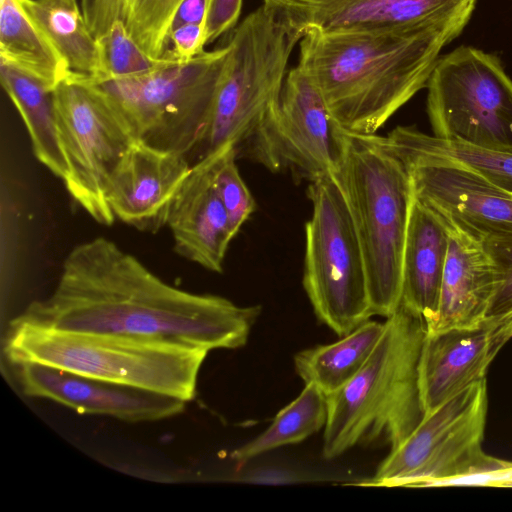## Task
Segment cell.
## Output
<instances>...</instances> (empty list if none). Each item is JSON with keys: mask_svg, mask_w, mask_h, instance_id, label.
<instances>
[{"mask_svg": "<svg viewBox=\"0 0 512 512\" xmlns=\"http://www.w3.org/2000/svg\"><path fill=\"white\" fill-rule=\"evenodd\" d=\"M261 312L210 294L174 287L115 242L97 237L66 256L53 292L15 319L38 327L235 349L246 344Z\"/></svg>", "mask_w": 512, "mask_h": 512, "instance_id": "cell-1", "label": "cell"}, {"mask_svg": "<svg viewBox=\"0 0 512 512\" xmlns=\"http://www.w3.org/2000/svg\"><path fill=\"white\" fill-rule=\"evenodd\" d=\"M467 23L441 20L383 31L309 30L300 39L298 66L342 129L375 134L426 87L441 49Z\"/></svg>", "mask_w": 512, "mask_h": 512, "instance_id": "cell-2", "label": "cell"}, {"mask_svg": "<svg viewBox=\"0 0 512 512\" xmlns=\"http://www.w3.org/2000/svg\"><path fill=\"white\" fill-rule=\"evenodd\" d=\"M427 332L425 320L400 305L361 370L327 396L323 456L334 459L355 445L399 447L424 414L418 363Z\"/></svg>", "mask_w": 512, "mask_h": 512, "instance_id": "cell-3", "label": "cell"}, {"mask_svg": "<svg viewBox=\"0 0 512 512\" xmlns=\"http://www.w3.org/2000/svg\"><path fill=\"white\" fill-rule=\"evenodd\" d=\"M362 248L372 316L400 306L402 262L414 200L408 170L387 137L344 130V153L335 176Z\"/></svg>", "mask_w": 512, "mask_h": 512, "instance_id": "cell-4", "label": "cell"}, {"mask_svg": "<svg viewBox=\"0 0 512 512\" xmlns=\"http://www.w3.org/2000/svg\"><path fill=\"white\" fill-rule=\"evenodd\" d=\"M10 363H41L136 386L186 402L208 351L107 334L53 330L13 319L4 346Z\"/></svg>", "mask_w": 512, "mask_h": 512, "instance_id": "cell-5", "label": "cell"}, {"mask_svg": "<svg viewBox=\"0 0 512 512\" xmlns=\"http://www.w3.org/2000/svg\"><path fill=\"white\" fill-rule=\"evenodd\" d=\"M229 45L189 61L165 59L132 76L92 80L118 109L137 141L184 154L202 141Z\"/></svg>", "mask_w": 512, "mask_h": 512, "instance_id": "cell-6", "label": "cell"}, {"mask_svg": "<svg viewBox=\"0 0 512 512\" xmlns=\"http://www.w3.org/2000/svg\"><path fill=\"white\" fill-rule=\"evenodd\" d=\"M298 41L264 3L238 25L196 162L253 136L279 101Z\"/></svg>", "mask_w": 512, "mask_h": 512, "instance_id": "cell-7", "label": "cell"}, {"mask_svg": "<svg viewBox=\"0 0 512 512\" xmlns=\"http://www.w3.org/2000/svg\"><path fill=\"white\" fill-rule=\"evenodd\" d=\"M308 196L303 287L318 319L342 337L372 316L365 260L335 176L311 182Z\"/></svg>", "mask_w": 512, "mask_h": 512, "instance_id": "cell-8", "label": "cell"}, {"mask_svg": "<svg viewBox=\"0 0 512 512\" xmlns=\"http://www.w3.org/2000/svg\"><path fill=\"white\" fill-rule=\"evenodd\" d=\"M53 98L68 169L66 189L96 222L109 226L116 219L107 200L109 185L137 140L89 76L72 71L54 88Z\"/></svg>", "mask_w": 512, "mask_h": 512, "instance_id": "cell-9", "label": "cell"}, {"mask_svg": "<svg viewBox=\"0 0 512 512\" xmlns=\"http://www.w3.org/2000/svg\"><path fill=\"white\" fill-rule=\"evenodd\" d=\"M426 88L432 135L512 151V79L497 56L460 46L438 58Z\"/></svg>", "mask_w": 512, "mask_h": 512, "instance_id": "cell-10", "label": "cell"}, {"mask_svg": "<svg viewBox=\"0 0 512 512\" xmlns=\"http://www.w3.org/2000/svg\"><path fill=\"white\" fill-rule=\"evenodd\" d=\"M245 147L270 170L290 168L310 182L336 176L343 159L344 129L319 89L297 65L287 72L279 101Z\"/></svg>", "mask_w": 512, "mask_h": 512, "instance_id": "cell-11", "label": "cell"}, {"mask_svg": "<svg viewBox=\"0 0 512 512\" xmlns=\"http://www.w3.org/2000/svg\"><path fill=\"white\" fill-rule=\"evenodd\" d=\"M392 146L408 170L415 197L440 217L480 239L512 232V192L459 162Z\"/></svg>", "mask_w": 512, "mask_h": 512, "instance_id": "cell-12", "label": "cell"}, {"mask_svg": "<svg viewBox=\"0 0 512 512\" xmlns=\"http://www.w3.org/2000/svg\"><path fill=\"white\" fill-rule=\"evenodd\" d=\"M477 0H272L270 7L299 39L309 30L383 31L431 21L468 22Z\"/></svg>", "mask_w": 512, "mask_h": 512, "instance_id": "cell-13", "label": "cell"}, {"mask_svg": "<svg viewBox=\"0 0 512 512\" xmlns=\"http://www.w3.org/2000/svg\"><path fill=\"white\" fill-rule=\"evenodd\" d=\"M23 393L81 413L126 422H149L182 413L186 401L156 391L107 381L41 363L14 364Z\"/></svg>", "mask_w": 512, "mask_h": 512, "instance_id": "cell-14", "label": "cell"}, {"mask_svg": "<svg viewBox=\"0 0 512 512\" xmlns=\"http://www.w3.org/2000/svg\"><path fill=\"white\" fill-rule=\"evenodd\" d=\"M191 167L184 154L135 141L109 185L107 200L115 218L140 231L160 230Z\"/></svg>", "mask_w": 512, "mask_h": 512, "instance_id": "cell-15", "label": "cell"}, {"mask_svg": "<svg viewBox=\"0 0 512 512\" xmlns=\"http://www.w3.org/2000/svg\"><path fill=\"white\" fill-rule=\"evenodd\" d=\"M495 324L426 332L418 363V389L427 415L468 387L486 379L501 347Z\"/></svg>", "mask_w": 512, "mask_h": 512, "instance_id": "cell-16", "label": "cell"}, {"mask_svg": "<svg viewBox=\"0 0 512 512\" xmlns=\"http://www.w3.org/2000/svg\"><path fill=\"white\" fill-rule=\"evenodd\" d=\"M219 150L192 164L175 197L167 225L176 253L220 273L234 235L214 183Z\"/></svg>", "mask_w": 512, "mask_h": 512, "instance_id": "cell-17", "label": "cell"}, {"mask_svg": "<svg viewBox=\"0 0 512 512\" xmlns=\"http://www.w3.org/2000/svg\"><path fill=\"white\" fill-rule=\"evenodd\" d=\"M443 221L449 232L448 253L438 310L426 326L427 332L481 325L497 284L496 269L483 240Z\"/></svg>", "mask_w": 512, "mask_h": 512, "instance_id": "cell-18", "label": "cell"}, {"mask_svg": "<svg viewBox=\"0 0 512 512\" xmlns=\"http://www.w3.org/2000/svg\"><path fill=\"white\" fill-rule=\"evenodd\" d=\"M448 246L445 222L414 195L403 253L400 305L421 316L426 326L438 310Z\"/></svg>", "mask_w": 512, "mask_h": 512, "instance_id": "cell-19", "label": "cell"}, {"mask_svg": "<svg viewBox=\"0 0 512 512\" xmlns=\"http://www.w3.org/2000/svg\"><path fill=\"white\" fill-rule=\"evenodd\" d=\"M485 391L486 379L468 387L433 412L424 415L407 439L389 452L375 475L359 485L408 487L417 472L461 423Z\"/></svg>", "mask_w": 512, "mask_h": 512, "instance_id": "cell-20", "label": "cell"}, {"mask_svg": "<svg viewBox=\"0 0 512 512\" xmlns=\"http://www.w3.org/2000/svg\"><path fill=\"white\" fill-rule=\"evenodd\" d=\"M183 0H83L93 35L123 31L152 60H164L175 12Z\"/></svg>", "mask_w": 512, "mask_h": 512, "instance_id": "cell-21", "label": "cell"}, {"mask_svg": "<svg viewBox=\"0 0 512 512\" xmlns=\"http://www.w3.org/2000/svg\"><path fill=\"white\" fill-rule=\"evenodd\" d=\"M71 71L95 81L106 78L102 48L77 0H18Z\"/></svg>", "mask_w": 512, "mask_h": 512, "instance_id": "cell-22", "label": "cell"}, {"mask_svg": "<svg viewBox=\"0 0 512 512\" xmlns=\"http://www.w3.org/2000/svg\"><path fill=\"white\" fill-rule=\"evenodd\" d=\"M0 77L4 90L27 128L35 157L64 181L68 169L58 135L53 90L2 61Z\"/></svg>", "mask_w": 512, "mask_h": 512, "instance_id": "cell-23", "label": "cell"}, {"mask_svg": "<svg viewBox=\"0 0 512 512\" xmlns=\"http://www.w3.org/2000/svg\"><path fill=\"white\" fill-rule=\"evenodd\" d=\"M383 331L384 323L367 320L334 343L298 352L295 370L306 384H314L329 396L361 370Z\"/></svg>", "mask_w": 512, "mask_h": 512, "instance_id": "cell-24", "label": "cell"}, {"mask_svg": "<svg viewBox=\"0 0 512 512\" xmlns=\"http://www.w3.org/2000/svg\"><path fill=\"white\" fill-rule=\"evenodd\" d=\"M0 61L31 75L51 90L72 72L18 0H0Z\"/></svg>", "mask_w": 512, "mask_h": 512, "instance_id": "cell-25", "label": "cell"}, {"mask_svg": "<svg viewBox=\"0 0 512 512\" xmlns=\"http://www.w3.org/2000/svg\"><path fill=\"white\" fill-rule=\"evenodd\" d=\"M327 396L314 384L304 389L275 416L270 426L253 440L232 453L237 462H247L281 446L296 444L326 424Z\"/></svg>", "mask_w": 512, "mask_h": 512, "instance_id": "cell-26", "label": "cell"}, {"mask_svg": "<svg viewBox=\"0 0 512 512\" xmlns=\"http://www.w3.org/2000/svg\"><path fill=\"white\" fill-rule=\"evenodd\" d=\"M394 145L459 162L512 192V151L482 148L426 134L415 126H398L387 136Z\"/></svg>", "mask_w": 512, "mask_h": 512, "instance_id": "cell-27", "label": "cell"}, {"mask_svg": "<svg viewBox=\"0 0 512 512\" xmlns=\"http://www.w3.org/2000/svg\"><path fill=\"white\" fill-rule=\"evenodd\" d=\"M236 147L226 145L219 150L214 183L226 210L234 237L255 210V200L242 179L238 167Z\"/></svg>", "mask_w": 512, "mask_h": 512, "instance_id": "cell-28", "label": "cell"}, {"mask_svg": "<svg viewBox=\"0 0 512 512\" xmlns=\"http://www.w3.org/2000/svg\"><path fill=\"white\" fill-rule=\"evenodd\" d=\"M482 240L497 276L485 321L495 322L512 314V232L491 234Z\"/></svg>", "mask_w": 512, "mask_h": 512, "instance_id": "cell-29", "label": "cell"}, {"mask_svg": "<svg viewBox=\"0 0 512 512\" xmlns=\"http://www.w3.org/2000/svg\"><path fill=\"white\" fill-rule=\"evenodd\" d=\"M97 40L102 48L106 69L103 80L140 74L163 61L149 58L128 35L117 29L107 31Z\"/></svg>", "mask_w": 512, "mask_h": 512, "instance_id": "cell-30", "label": "cell"}, {"mask_svg": "<svg viewBox=\"0 0 512 512\" xmlns=\"http://www.w3.org/2000/svg\"><path fill=\"white\" fill-rule=\"evenodd\" d=\"M205 46L203 24L180 26L170 31L163 59L189 61Z\"/></svg>", "mask_w": 512, "mask_h": 512, "instance_id": "cell-31", "label": "cell"}, {"mask_svg": "<svg viewBox=\"0 0 512 512\" xmlns=\"http://www.w3.org/2000/svg\"><path fill=\"white\" fill-rule=\"evenodd\" d=\"M243 0H209L204 21L205 45L232 29L238 21Z\"/></svg>", "mask_w": 512, "mask_h": 512, "instance_id": "cell-32", "label": "cell"}, {"mask_svg": "<svg viewBox=\"0 0 512 512\" xmlns=\"http://www.w3.org/2000/svg\"><path fill=\"white\" fill-rule=\"evenodd\" d=\"M462 485L512 487V461L498 458L495 466L489 470L445 480L439 485V487Z\"/></svg>", "mask_w": 512, "mask_h": 512, "instance_id": "cell-33", "label": "cell"}, {"mask_svg": "<svg viewBox=\"0 0 512 512\" xmlns=\"http://www.w3.org/2000/svg\"><path fill=\"white\" fill-rule=\"evenodd\" d=\"M208 2L209 0H183L175 12L170 31L188 24L204 25Z\"/></svg>", "mask_w": 512, "mask_h": 512, "instance_id": "cell-34", "label": "cell"}, {"mask_svg": "<svg viewBox=\"0 0 512 512\" xmlns=\"http://www.w3.org/2000/svg\"><path fill=\"white\" fill-rule=\"evenodd\" d=\"M493 323L495 324V339L502 348L512 338V314Z\"/></svg>", "mask_w": 512, "mask_h": 512, "instance_id": "cell-35", "label": "cell"}, {"mask_svg": "<svg viewBox=\"0 0 512 512\" xmlns=\"http://www.w3.org/2000/svg\"><path fill=\"white\" fill-rule=\"evenodd\" d=\"M269 1H272V0H263V3H266V2H269Z\"/></svg>", "mask_w": 512, "mask_h": 512, "instance_id": "cell-36", "label": "cell"}]
</instances>
